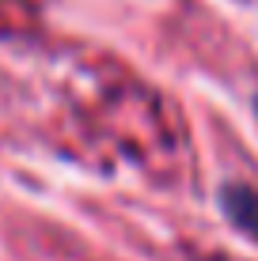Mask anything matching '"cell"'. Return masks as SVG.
<instances>
[{"label":"cell","instance_id":"cell-2","mask_svg":"<svg viewBox=\"0 0 258 261\" xmlns=\"http://www.w3.org/2000/svg\"><path fill=\"white\" fill-rule=\"evenodd\" d=\"M254 110H258V98H254Z\"/></svg>","mask_w":258,"mask_h":261},{"label":"cell","instance_id":"cell-1","mask_svg":"<svg viewBox=\"0 0 258 261\" xmlns=\"http://www.w3.org/2000/svg\"><path fill=\"white\" fill-rule=\"evenodd\" d=\"M220 208H224V216L243 231V235L258 239V190L254 186L228 182L224 190H220Z\"/></svg>","mask_w":258,"mask_h":261}]
</instances>
